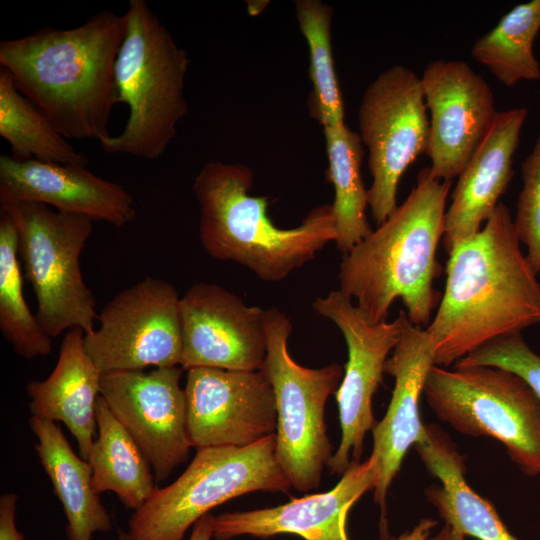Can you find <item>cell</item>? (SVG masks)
Here are the masks:
<instances>
[{"label": "cell", "instance_id": "6da1fadb", "mask_svg": "<svg viewBox=\"0 0 540 540\" xmlns=\"http://www.w3.org/2000/svg\"><path fill=\"white\" fill-rule=\"evenodd\" d=\"M519 244L508 208L498 203L482 229L448 254L445 289L425 329L435 365L540 324V282Z\"/></svg>", "mask_w": 540, "mask_h": 540}, {"label": "cell", "instance_id": "7a4b0ae2", "mask_svg": "<svg viewBox=\"0 0 540 540\" xmlns=\"http://www.w3.org/2000/svg\"><path fill=\"white\" fill-rule=\"evenodd\" d=\"M126 18L103 10L70 29L42 28L0 42V65L67 140L112 136L115 64Z\"/></svg>", "mask_w": 540, "mask_h": 540}, {"label": "cell", "instance_id": "3957f363", "mask_svg": "<svg viewBox=\"0 0 540 540\" xmlns=\"http://www.w3.org/2000/svg\"><path fill=\"white\" fill-rule=\"evenodd\" d=\"M451 185L452 181L434 178L429 167L421 169L404 202L343 255L339 290L356 301L369 322L386 320L400 298L413 325L430 324L442 297L433 285L442 272L436 250L445 231Z\"/></svg>", "mask_w": 540, "mask_h": 540}, {"label": "cell", "instance_id": "277c9868", "mask_svg": "<svg viewBox=\"0 0 540 540\" xmlns=\"http://www.w3.org/2000/svg\"><path fill=\"white\" fill-rule=\"evenodd\" d=\"M254 173L242 163L209 161L193 192L200 207L199 240L214 259L238 263L265 282H279L337 238L331 204L314 207L293 228L276 226L268 198L251 195Z\"/></svg>", "mask_w": 540, "mask_h": 540}, {"label": "cell", "instance_id": "5b68a950", "mask_svg": "<svg viewBox=\"0 0 540 540\" xmlns=\"http://www.w3.org/2000/svg\"><path fill=\"white\" fill-rule=\"evenodd\" d=\"M124 15L115 89L117 103L128 106L129 116L122 132L100 147L109 154L156 160L188 113L184 86L190 60L145 0H130Z\"/></svg>", "mask_w": 540, "mask_h": 540}, {"label": "cell", "instance_id": "8992f818", "mask_svg": "<svg viewBox=\"0 0 540 540\" xmlns=\"http://www.w3.org/2000/svg\"><path fill=\"white\" fill-rule=\"evenodd\" d=\"M275 433L243 446L197 448L184 472L132 514L131 540H183L188 528L213 508L257 491L292 487L275 457Z\"/></svg>", "mask_w": 540, "mask_h": 540}, {"label": "cell", "instance_id": "52a82bcc", "mask_svg": "<svg viewBox=\"0 0 540 540\" xmlns=\"http://www.w3.org/2000/svg\"><path fill=\"white\" fill-rule=\"evenodd\" d=\"M264 329L267 352L261 369L275 397V457L292 487L308 492L318 488L333 456L325 408L342 381L344 368L337 363L320 368L298 364L288 351L291 321L278 307L264 310Z\"/></svg>", "mask_w": 540, "mask_h": 540}, {"label": "cell", "instance_id": "ba28073f", "mask_svg": "<svg viewBox=\"0 0 540 540\" xmlns=\"http://www.w3.org/2000/svg\"><path fill=\"white\" fill-rule=\"evenodd\" d=\"M0 209L16 228L18 256L37 300L35 316L42 330L51 338L75 327L85 334L94 331L95 298L80 268L93 220L38 202L9 203Z\"/></svg>", "mask_w": 540, "mask_h": 540}, {"label": "cell", "instance_id": "9c48e42d", "mask_svg": "<svg viewBox=\"0 0 540 540\" xmlns=\"http://www.w3.org/2000/svg\"><path fill=\"white\" fill-rule=\"evenodd\" d=\"M423 393L437 417L459 433L496 439L523 473H540V400L519 376L491 366L433 365Z\"/></svg>", "mask_w": 540, "mask_h": 540}, {"label": "cell", "instance_id": "30bf717a", "mask_svg": "<svg viewBox=\"0 0 540 540\" xmlns=\"http://www.w3.org/2000/svg\"><path fill=\"white\" fill-rule=\"evenodd\" d=\"M427 111L420 76L402 65L380 73L362 96L358 134L368 150L372 177L368 205L377 226L397 208L404 172L420 154H426Z\"/></svg>", "mask_w": 540, "mask_h": 540}, {"label": "cell", "instance_id": "8fae6325", "mask_svg": "<svg viewBox=\"0 0 540 540\" xmlns=\"http://www.w3.org/2000/svg\"><path fill=\"white\" fill-rule=\"evenodd\" d=\"M180 297L169 282L145 277L118 293L101 311L99 328L84 346L103 373L180 365Z\"/></svg>", "mask_w": 540, "mask_h": 540}, {"label": "cell", "instance_id": "7c38bea8", "mask_svg": "<svg viewBox=\"0 0 540 540\" xmlns=\"http://www.w3.org/2000/svg\"><path fill=\"white\" fill-rule=\"evenodd\" d=\"M312 307L339 328L347 345L348 360L335 393L341 440L328 465L332 475L342 476L352 461L360 462L365 435L377 423L372 399L408 317L401 310L393 321L371 323L339 289L316 298Z\"/></svg>", "mask_w": 540, "mask_h": 540}, {"label": "cell", "instance_id": "4fadbf2b", "mask_svg": "<svg viewBox=\"0 0 540 540\" xmlns=\"http://www.w3.org/2000/svg\"><path fill=\"white\" fill-rule=\"evenodd\" d=\"M182 370L174 366L101 375L100 396L142 450L156 482L165 480L192 448Z\"/></svg>", "mask_w": 540, "mask_h": 540}, {"label": "cell", "instance_id": "5bb4252c", "mask_svg": "<svg viewBox=\"0 0 540 540\" xmlns=\"http://www.w3.org/2000/svg\"><path fill=\"white\" fill-rule=\"evenodd\" d=\"M427 110L426 155L432 176L452 181L490 131L498 111L489 84L467 63L434 60L420 76Z\"/></svg>", "mask_w": 540, "mask_h": 540}, {"label": "cell", "instance_id": "9a60e30c", "mask_svg": "<svg viewBox=\"0 0 540 540\" xmlns=\"http://www.w3.org/2000/svg\"><path fill=\"white\" fill-rule=\"evenodd\" d=\"M184 390L188 436L196 449L243 447L276 432L274 392L262 369L192 368Z\"/></svg>", "mask_w": 540, "mask_h": 540}, {"label": "cell", "instance_id": "2e32d148", "mask_svg": "<svg viewBox=\"0 0 540 540\" xmlns=\"http://www.w3.org/2000/svg\"><path fill=\"white\" fill-rule=\"evenodd\" d=\"M183 370H260L267 344L264 309L246 305L217 284L198 282L179 303Z\"/></svg>", "mask_w": 540, "mask_h": 540}, {"label": "cell", "instance_id": "e0dca14e", "mask_svg": "<svg viewBox=\"0 0 540 540\" xmlns=\"http://www.w3.org/2000/svg\"><path fill=\"white\" fill-rule=\"evenodd\" d=\"M433 348L426 330L405 322L401 338L385 363V373L395 379L391 401L383 419L372 430L376 481L373 497L381 509L380 535L389 538L386 497L410 447L427 435L419 414V400L431 367Z\"/></svg>", "mask_w": 540, "mask_h": 540}, {"label": "cell", "instance_id": "ac0fdd59", "mask_svg": "<svg viewBox=\"0 0 540 540\" xmlns=\"http://www.w3.org/2000/svg\"><path fill=\"white\" fill-rule=\"evenodd\" d=\"M16 202L42 203L116 228L137 215L134 199L123 186L86 167L16 161L4 154L0 156V205Z\"/></svg>", "mask_w": 540, "mask_h": 540}, {"label": "cell", "instance_id": "d6986e66", "mask_svg": "<svg viewBox=\"0 0 540 540\" xmlns=\"http://www.w3.org/2000/svg\"><path fill=\"white\" fill-rule=\"evenodd\" d=\"M375 481V463L371 457L364 462L352 461L340 481L327 492L294 498L275 507L214 517L213 538L294 534L305 540H349L348 513L366 492L373 491Z\"/></svg>", "mask_w": 540, "mask_h": 540}, {"label": "cell", "instance_id": "ffe728a7", "mask_svg": "<svg viewBox=\"0 0 540 540\" xmlns=\"http://www.w3.org/2000/svg\"><path fill=\"white\" fill-rule=\"evenodd\" d=\"M528 110L498 111L476 152L458 176L445 213L443 245L447 254L481 229L513 177V157Z\"/></svg>", "mask_w": 540, "mask_h": 540}, {"label": "cell", "instance_id": "44dd1931", "mask_svg": "<svg viewBox=\"0 0 540 540\" xmlns=\"http://www.w3.org/2000/svg\"><path fill=\"white\" fill-rule=\"evenodd\" d=\"M101 375L85 349L84 331L75 327L65 334L51 374L26 386L32 416L63 423L86 461L97 429Z\"/></svg>", "mask_w": 540, "mask_h": 540}, {"label": "cell", "instance_id": "7402d4cb", "mask_svg": "<svg viewBox=\"0 0 540 540\" xmlns=\"http://www.w3.org/2000/svg\"><path fill=\"white\" fill-rule=\"evenodd\" d=\"M427 435L415 448L439 480L426 489L430 503L445 524L479 540H518L509 532L493 505L476 493L465 479L463 457L436 427L426 425Z\"/></svg>", "mask_w": 540, "mask_h": 540}, {"label": "cell", "instance_id": "603a6c76", "mask_svg": "<svg viewBox=\"0 0 540 540\" xmlns=\"http://www.w3.org/2000/svg\"><path fill=\"white\" fill-rule=\"evenodd\" d=\"M35 450L67 519L68 540H91L95 532L112 528L110 515L92 487L88 461L76 455L58 425L32 416Z\"/></svg>", "mask_w": 540, "mask_h": 540}, {"label": "cell", "instance_id": "cb8c5ba5", "mask_svg": "<svg viewBox=\"0 0 540 540\" xmlns=\"http://www.w3.org/2000/svg\"><path fill=\"white\" fill-rule=\"evenodd\" d=\"M98 436L88 462L97 495L111 491L122 504L139 509L155 489L151 465L142 450L100 396L96 404Z\"/></svg>", "mask_w": 540, "mask_h": 540}, {"label": "cell", "instance_id": "d4e9b609", "mask_svg": "<svg viewBox=\"0 0 540 540\" xmlns=\"http://www.w3.org/2000/svg\"><path fill=\"white\" fill-rule=\"evenodd\" d=\"M323 132L328 176L334 187L331 207L337 232L335 243L344 255L373 231L366 216L368 189L361 174L363 144L358 132L345 123L326 126Z\"/></svg>", "mask_w": 540, "mask_h": 540}, {"label": "cell", "instance_id": "484cf974", "mask_svg": "<svg viewBox=\"0 0 540 540\" xmlns=\"http://www.w3.org/2000/svg\"><path fill=\"white\" fill-rule=\"evenodd\" d=\"M0 136L16 161L38 160L86 167L87 157L64 138L51 121L15 86L0 68Z\"/></svg>", "mask_w": 540, "mask_h": 540}, {"label": "cell", "instance_id": "4316f807", "mask_svg": "<svg viewBox=\"0 0 540 540\" xmlns=\"http://www.w3.org/2000/svg\"><path fill=\"white\" fill-rule=\"evenodd\" d=\"M539 31L540 0L521 3L478 38L470 54L506 87L540 80V64L533 52Z\"/></svg>", "mask_w": 540, "mask_h": 540}, {"label": "cell", "instance_id": "83f0119b", "mask_svg": "<svg viewBox=\"0 0 540 540\" xmlns=\"http://www.w3.org/2000/svg\"><path fill=\"white\" fill-rule=\"evenodd\" d=\"M18 237L10 217H0V331L17 355L25 359L47 356L52 338L40 327L23 294Z\"/></svg>", "mask_w": 540, "mask_h": 540}, {"label": "cell", "instance_id": "f1b7e54d", "mask_svg": "<svg viewBox=\"0 0 540 540\" xmlns=\"http://www.w3.org/2000/svg\"><path fill=\"white\" fill-rule=\"evenodd\" d=\"M295 12L309 49V78L313 86L310 113L323 127L341 125L345 123L344 103L331 45L333 8L320 0H298Z\"/></svg>", "mask_w": 540, "mask_h": 540}, {"label": "cell", "instance_id": "f546056e", "mask_svg": "<svg viewBox=\"0 0 540 540\" xmlns=\"http://www.w3.org/2000/svg\"><path fill=\"white\" fill-rule=\"evenodd\" d=\"M476 366L497 367L516 374L540 400V355L527 345L521 333L488 342L457 361L454 368Z\"/></svg>", "mask_w": 540, "mask_h": 540}, {"label": "cell", "instance_id": "4dcf8cb0", "mask_svg": "<svg viewBox=\"0 0 540 540\" xmlns=\"http://www.w3.org/2000/svg\"><path fill=\"white\" fill-rule=\"evenodd\" d=\"M523 187L518 196L515 232L527 248V260L540 272V134L531 153L522 163Z\"/></svg>", "mask_w": 540, "mask_h": 540}, {"label": "cell", "instance_id": "1f68e13d", "mask_svg": "<svg viewBox=\"0 0 540 540\" xmlns=\"http://www.w3.org/2000/svg\"><path fill=\"white\" fill-rule=\"evenodd\" d=\"M15 493L2 494L0 497V540H24L15 523Z\"/></svg>", "mask_w": 540, "mask_h": 540}, {"label": "cell", "instance_id": "d6a6232c", "mask_svg": "<svg viewBox=\"0 0 540 540\" xmlns=\"http://www.w3.org/2000/svg\"><path fill=\"white\" fill-rule=\"evenodd\" d=\"M437 521L429 518L421 519L410 531L401 534L394 540H429L430 533Z\"/></svg>", "mask_w": 540, "mask_h": 540}, {"label": "cell", "instance_id": "836d02e7", "mask_svg": "<svg viewBox=\"0 0 540 540\" xmlns=\"http://www.w3.org/2000/svg\"><path fill=\"white\" fill-rule=\"evenodd\" d=\"M214 516L210 513L201 517L194 525L188 540H211Z\"/></svg>", "mask_w": 540, "mask_h": 540}, {"label": "cell", "instance_id": "e575fe53", "mask_svg": "<svg viewBox=\"0 0 540 540\" xmlns=\"http://www.w3.org/2000/svg\"><path fill=\"white\" fill-rule=\"evenodd\" d=\"M431 540H466V537L449 525L445 524L440 532Z\"/></svg>", "mask_w": 540, "mask_h": 540}, {"label": "cell", "instance_id": "d590c367", "mask_svg": "<svg viewBox=\"0 0 540 540\" xmlns=\"http://www.w3.org/2000/svg\"><path fill=\"white\" fill-rule=\"evenodd\" d=\"M118 540H131L126 531L118 530Z\"/></svg>", "mask_w": 540, "mask_h": 540}]
</instances>
